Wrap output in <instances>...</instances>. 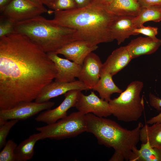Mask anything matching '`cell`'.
Segmentation results:
<instances>
[{"label":"cell","instance_id":"cell-8","mask_svg":"<svg viewBox=\"0 0 161 161\" xmlns=\"http://www.w3.org/2000/svg\"><path fill=\"white\" fill-rule=\"evenodd\" d=\"M55 105L48 101L39 103L35 101L24 102L7 109H0V125L8 120H25L43 110L50 109Z\"/></svg>","mask_w":161,"mask_h":161},{"label":"cell","instance_id":"cell-23","mask_svg":"<svg viewBox=\"0 0 161 161\" xmlns=\"http://www.w3.org/2000/svg\"><path fill=\"white\" fill-rule=\"evenodd\" d=\"M161 21V9L159 6L142 7L139 15L133 18L135 27L139 28L148 21L156 22Z\"/></svg>","mask_w":161,"mask_h":161},{"label":"cell","instance_id":"cell-18","mask_svg":"<svg viewBox=\"0 0 161 161\" xmlns=\"http://www.w3.org/2000/svg\"><path fill=\"white\" fill-rule=\"evenodd\" d=\"M106 7L110 12L117 16L136 17L142 8L137 0H113L106 4Z\"/></svg>","mask_w":161,"mask_h":161},{"label":"cell","instance_id":"cell-31","mask_svg":"<svg viewBox=\"0 0 161 161\" xmlns=\"http://www.w3.org/2000/svg\"><path fill=\"white\" fill-rule=\"evenodd\" d=\"M77 8L85 7L89 4L92 2L91 0H75Z\"/></svg>","mask_w":161,"mask_h":161},{"label":"cell","instance_id":"cell-29","mask_svg":"<svg viewBox=\"0 0 161 161\" xmlns=\"http://www.w3.org/2000/svg\"><path fill=\"white\" fill-rule=\"evenodd\" d=\"M134 32L136 35L141 34L147 37L153 38H156V35L158 32V28L157 27L143 25L139 28H135Z\"/></svg>","mask_w":161,"mask_h":161},{"label":"cell","instance_id":"cell-24","mask_svg":"<svg viewBox=\"0 0 161 161\" xmlns=\"http://www.w3.org/2000/svg\"><path fill=\"white\" fill-rule=\"evenodd\" d=\"M17 145L13 140L7 141L0 152V161H16L15 151Z\"/></svg>","mask_w":161,"mask_h":161},{"label":"cell","instance_id":"cell-21","mask_svg":"<svg viewBox=\"0 0 161 161\" xmlns=\"http://www.w3.org/2000/svg\"><path fill=\"white\" fill-rule=\"evenodd\" d=\"M129 161H161V149L152 147L148 142L142 143L140 149L133 150Z\"/></svg>","mask_w":161,"mask_h":161},{"label":"cell","instance_id":"cell-14","mask_svg":"<svg viewBox=\"0 0 161 161\" xmlns=\"http://www.w3.org/2000/svg\"><path fill=\"white\" fill-rule=\"evenodd\" d=\"M98 47L97 45L92 46L86 41L77 40L66 45L55 53L82 65L86 57Z\"/></svg>","mask_w":161,"mask_h":161},{"label":"cell","instance_id":"cell-26","mask_svg":"<svg viewBox=\"0 0 161 161\" xmlns=\"http://www.w3.org/2000/svg\"><path fill=\"white\" fill-rule=\"evenodd\" d=\"M16 23L4 15L0 16V38L14 32Z\"/></svg>","mask_w":161,"mask_h":161},{"label":"cell","instance_id":"cell-4","mask_svg":"<svg viewBox=\"0 0 161 161\" xmlns=\"http://www.w3.org/2000/svg\"><path fill=\"white\" fill-rule=\"evenodd\" d=\"M74 30L39 16L16 23L14 32L23 35L46 53L55 52L76 40Z\"/></svg>","mask_w":161,"mask_h":161},{"label":"cell","instance_id":"cell-34","mask_svg":"<svg viewBox=\"0 0 161 161\" xmlns=\"http://www.w3.org/2000/svg\"><path fill=\"white\" fill-rule=\"evenodd\" d=\"M32 1L39 4L43 5V0H31Z\"/></svg>","mask_w":161,"mask_h":161},{"label":"cell","instance_id":"cell-35","mask_svg":"<svg viewBox=\"0 0 161 161\" xmlns=\"http://www.w3.org/2000/svg\"><path fill=\"white\" fill-rule=\"evenodd\" d=\"M113 0H103V2L106 4L111 2Z\"/></svg>","mask_w":161,"mask_h":161},{"label":"cell","instance_id":"cell-22","mask_svg":"<svg viewBox=\"0 0 161 161\" xmlns=\"http://www.w3.org/2000/svg\"><path fill=\"white\" fill-rule=\"evenodd\" d=\"M41 140L39 132L30 135L20 143L15 151L16 161H26L31 159L34 155L35 145Z\"/></svg>","mask_w":161,"mask_h":161},{"label":"cell","instance_id":"cell-6","mask_svg":"<svg viewBox=\"0 0 161 161\" xmlns=\"http://www.w3.org/2000/svg\"><path fill=\"white\" fill-rule=\"evenodd\" d=\"M61 119L55 123L36 128L40 134L41 140H61L86 131L85 115L78 111Z\"/></svg>","mask_w":161,"mask_h":161},{"label":"cell","instance_id":"cell-15","mask_svg":"<svg viewBox=\"0 0 161 161\" xmlns=\"http://www.w3.org/2000/svg\"><path fill=\"white\" fill-rule=\"evenodd\" d=\"M131 59L127 46L120 47L113 50L103 64L102 73L107 72L113 76L126 67Z\"/></svg>","mask_w":161,"mask_h":161},{"label":"cell","instance_id":"cell-37","mask_svg":"<svg viewBox=\"0 0 161 161\" xmlns=\"http://www.w3.org/2000/svg\"><path fill=\"white\" fill-rule=\"evenodd\" d=\"M159 7H160V8L161 9V4L160 5H158Z\"/></svg>","mask_w":161,"mask_h":161},{"label":"cell","instance_id":"cell-36","mask_svg":"<svg viewBox=\"0 0 161 161\" xmlns=\"http://www.w3.org/2000/svg\"><path fill=\"white\" fill-rule=\"evenodd\" d=\"M91 0L92 1L103 2V0Z\"/></svg>","mask_w":161,"mask_h":161},{"label":"cell","instance_id":"cell-10","mask_svg":"<svg viewBox=\"0 0 161 161\" xmlns=\"http://www.w3.org/2000/svg\"><path fill=\"white\" fill-rule=\"evenodd\" d=\"M81 92V91L76 90L67 92L64 94V100L59 106L53 109L46 110L40 113L35 118V120L37 122L49 124L66 117L68 110L75 107Z\"/></svg>","mask_w":161,"mask_h":161},{"label":"cell","instance_id":"cell-12","mask_svg":"<svg viewBox=\"0 0 161 161\" xmlns=\"http://www.w3.org/2000/svg\"><path fill=\"white\" fill-rule=\"evenodd\" d=\"M75 90L82 91L89 89L79 80L69 82L52 81L42 89L35 101L39 103L48 102L52 98L64 94L69 91Z\"/></svg>","mask_w":161,"mask_h":161},{"label":"cell","instance_id":"cell-19","mask_svg":"<svg viewBox=\"0 0 161 161\" xmlns=\"http://www.w3.org/2000/svg\"><path fill=\"white\" fill-rule=\"evenodd\" d=\"M112 77L108 72L102 73L99 80L92 89L98 92L101 98L108 102L113 94L120 93L123 92L115 84Z\"/></svg>","mask_w":161,"mask_h":161},{"label":"cell","instance_id":"cell-33","mask_svg":"<svg viewBox=\"0 0 161 161\" xmlns=\"http://www.w3.org/2000/svg\"><path fill=\"white\" fill-rule=\"evenodd\" d=\"M54 0H43V4L46 5L48 7Z\"/></svg>","mask_w":161,"mask_h":161},{"label":"cell","instance_id":"cell-7","mask_svg":"<svg viewBox=\"0 0 161 161\" xmlns=\"http://www.w3.org/2000/svg\"><path fill=\"white\" fill-rule=\"evenodd\" d=\"M47 12L43 5L31 0H12L1 13L16 23L41 16Z\"/></svg>","mask_w":161,"mask_h":161},{"label":"cell","instance_id":"cell-30","mask_svg":"<svg viewBox=\"0 0 161 161\" xmlns=\"http://www.w3.org/2000/svg\"><path fill=\"white\" fill-rule=\"evenodd\" d=\"M142 7L160 5L161 0H137Z\"/></svg>","mask_w":161,"mask_h":161},{"label":"cell","instance_id":"cell-27","mask_svg":"<svg viewBox=\"0 0 161 161\" xmlns=\"http://www.w3.org/2000/svg\"><path fill=\"white\" fill-rule=\"evenodd\" d=\"M19 120L16 119L6 121L0 125V149L3 148L7 142L6 139L10 130Z\"/></svg>","mask_w":161,"mask_h":161},{"label":"cell","instance_id":"cell-11","mask_svg":"<svg viewBox=\"0 0 161 161\" xmlns=\"http://www.w3.org/2000/svg\"><path fill=\"white\" fill-rule=\"evenodd\" d=\"M103 64L99 57L93 52L85 58L78 78L89 90L92 89L99 80Z\"/></svg>","mask_w":161,"mask_h":161},{"label":"cell","instance_id":"cell-2","mask_svg":"<svg viewBox=\"0 0 161 161\" xmlns=\"http://www.w3.org/2000/svg\"><path fill=\"white\" fill-rule=\"evenodd\" d=\"M117 16L102 2L92 1L81 8L54 11L52 21L75 31L76 40L86 42L92 46L112 41L111 27Z\"/></svg>","mask_w":161,"mask_h":161},{"label":"cell","instance_id":"cell-1","mask_svg":"<svg viewBox=\"0 0 161 161\" xmlns=\"http://www.w3.org/2000/svg\"><path fill=\"white\" fill-rule=\"evenodd\" d=\"M56 73L47 53L25 36L0 38V109L35 100Z\"/></svg>","mask_w":161,"mask_h":161},{"label":"cell","instance_id":"cell-9","mask_svg":"<svg viewBox=\"0 0 161 161\" xmlns=\"http://www.w3.org/2000/svg\"><path fill=\"white\" fill-rule=\"evenodd\" d=\"M75 107L85 115L91 113L106 117L112 114L109 102L99 97L93 91L87 95L81 92Z\"/></svg>","mask_w":161,"mask_h":161},{"label":"cell","instance_id":"cell-5","mask_svg":"<svg viewBox=\"0 0 161 161\" xmlns=\"http://www.w3.org/2000/svg\"><path fill=\"white\" fill-rule=\"evenodd\" d=\"M143 85L141 81H133L118 97L109 101L112 114L118 120L136 121L141 117L144 103L140 94Z\"/></svg>","mask_w":161,"mask_h":161},{"label":"cell","instance_id":"cell-32","mask_svg":"<svg viewBox=\"0 0 161 161\" xmlns=\"http://www.w3.org/2000/svg\"><path fill=\"white\" fill-rule=\"evenodd\" d=\"M12 0H0V11L1 13Z\"/></svg>","mask_w":161,"mask_h":161},{"label":"cell","instance_id":"cell-25","mask_svg":"<svg viewBox=\"0 0 161 161\" xmlns=\"http://www.w3.org/2000/svg\"><path fill=\"white\" fill-rule=\"evenodd\" d=\"M149 98L150 105L157 111H160L161 99L151 93L149 94ZM156 123H161V112L157 116L151 117L146 122L147 124L151 125Z\"/></svg>","mask_w":161,"mask_h":161},{"label":"cell","instance_id":"cell-16","mask_svg":"<svg viewBox=\"0 0 161 161\" xmlns=\"http://www.w3.org/2000/svg\"><path fill=\"white\" fill-rule=\"evenodd\" d=\"M161 45V40L157 38L140 36L131 40L126 46L133 59L142 55L154 53Z\"/></svg>","mask_w":161,"mask_h":161},{"label":"cell","instance_id":"cell-28","mask_svg":"<svg viewBox=\"0 0 161 161\" xmlns=\"http://www.w3.org/2000/svg\"><path fill=\"white\" fill-rule=\"evenodd\" d=\"M54 11L69 10L77 8L75 0H55L48 7Z\"/></svg>","mask_w":161,"mask_h":161},{"label":"cell","instance_id":"cell-20","mask_svg":"<svg viewBox=\"0 0 161 161\" xmlns=\"http://www.w3.org/2000/svg\"><path fill=\"white\" fill-rule=\"evenodd\" d=\"M152 125L150 126L146 123L141 128L140 140L142 143L148 142L152 147L161 149V123Z\"/></svg>","mask_w":161,"mask_h":161},{"label":"cell","instance_id":"cell-13","mask_svg":"<svg viewBox=\"0 0 161 161\" xmlns=\"http://www.w3.org/2000/svg\"><path fill=\"white\" fill-rule=\"evenodd\" d=\"M49 58L54 63L57 73L55 81L69 82L75 80L80 72L82 65L66 58L59 57L55 52L47 53Z\"/></svg>","mask_w":161,"mask_h":161},{"label":"cell","instance_id":"cell-3","mask_svg":"<svg viewBox=\"0 0 161 161\" xmlns=\"http://www.w3.org/2000/svg\"><path fill=\"white\" fill-rule=\"evenodd\" d=\"M86 131L93 134L99 143L113 148L114 153L110 161H129L133 149L140 140V131L143 126L139 122L131 130L124 128L110 119L97 116L92 113L85 115Z\"/></svg>","mask_w":161,"mask_h":161},{"label":"cell","instance_id":"cell-17","mask_svg":"<svg viewBox=\"0 0 161 161\" xmlns=\"http://www.w3.org/2000/svg\"><path fill=\"white\" fill-rule=\"evenodd\" d=\"M134 17L128 16H117L111 27V33L113 39L118 45L123 43L131 35H136L134 32L136 28L133 20Z\"/></svg>","mask_w":161,"mask_h":161}]
</instances>
